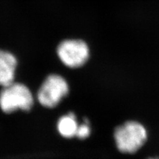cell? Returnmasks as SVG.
Instances as JSON below:
<instances>
[{
  "label": "cell",
  "instance_id": "cell-4",
  "mask_svg": "<svg viewBox=\"0 0 159 159\" xmlns=\"http://www.w3.org/2000/svg\"><path fill=\"white\" fill-rule=\"evenodd\" d=\"M69 89L68 83L62 76L50 75L45 79L38 91V100L46 108H52L68 94Z\"/></svg>",
  "mask_w": 159,
  "mask_h": 159
},
{
  "label": "cell",
  "instance_id": "cell-1",
  "mask_svg": "<svg viewBox=\"0 0 159 159\" xmlns=\"http://www.w3.org/2000/svg\"><path fill=\"white\" fill-rule=\"evenodd\" d=\"M148 139V132L142 123L128 121L117 127L114 131V140L117 148L124 153H134Z\"/></svg>",
  "mask_w": 159,
  "mask_h": 159
},
{
  "label": "cell",
  "instance_id": "cell-3",
  "mask_svg": "<svg viewBox=\"0 0 159 159\" xmlns=\"http://www.w3.org/2000/svg\"><path fill=\"white\" fill-rule=\"evenodd\" d=\"M57 55L66 66L76 69L83 66L90 56L89 45L81 39H65L57 47Z\"/></svg>",
  "mask_w": 159,
  "mask_h": 159
},
{
  "label": "cell",
  "instance_id": "cell-2",
  "mask_svg": "<svg viewBox=\"0 0 159 159\" xmlns=\"http://www.w3.org/2000/svg\"><path fill=\"white\" fill-rule=\"evenodd\" d=\"M33 100L30 90L22 83H13L4 87L0 92V108L5 113H12L18 109L30 110Z\"/></svg>",
  "mask_w": 159,
  "mask_h": 159
},
{
  "label": "cell",
  "instance_id": "cell-8",
  "mask_svg": "<svg viewBox=\"0 0 159 159\" xmlns=\"http://www.w3.org/2000/svg\"><path fill=\"white\" fill-rule=\"evenodd\" d=\"M148 159H159V157H151V158H148Z\"/></svg>",
  "mask_w": 159,
  "mask_h": 159
},
{
  "label": "cell",
  "instance_id": "cell-7",
  "mask_svg": "<svg viewBox=\"0 0 159 159\" xmlns=\"http://www.w3.org/2000/svg\"><path fill=\"white\" fill-rule=\"evenodd\" d=\"M91 128L88 120H85V122L79 125L77 128L76 136L80 139H85L90 136Z\"/></svg>",
  "mask_w": 159,
  "mask_h": 159
},
{
  "label": "cell",
  "instance_id": "cell-6",
  "mask_svg": "<svg viewBox=\"0 0 159 159\" xmlns=\"http://www.w3.org/2000/svg\"><path fill=\"white\" fill-rule=\"evenodd\" d=\"M78 126L75 114L73 113H69L59 119L57 122V130L59 134L65 138H72L76 136Z\"/></svg>",
  "mask_w": 159,
  "mask_h": 159
},
{
  "label": "cell",
  "instance_id": "cell-5",
  "mask_svg": "<svg viewBox=\"0 0 159 159\" xmlns=\"http://www.w3.org/2000/svg\"><path fill=\"white\" fill-rule=\"evenodd\" d=\"M17 64V58L13 53L0 49V85L3 88L14 83Z\"/></svg>",
  "mask_w": 159,
  "mask_h": 159
}]
</instances>
